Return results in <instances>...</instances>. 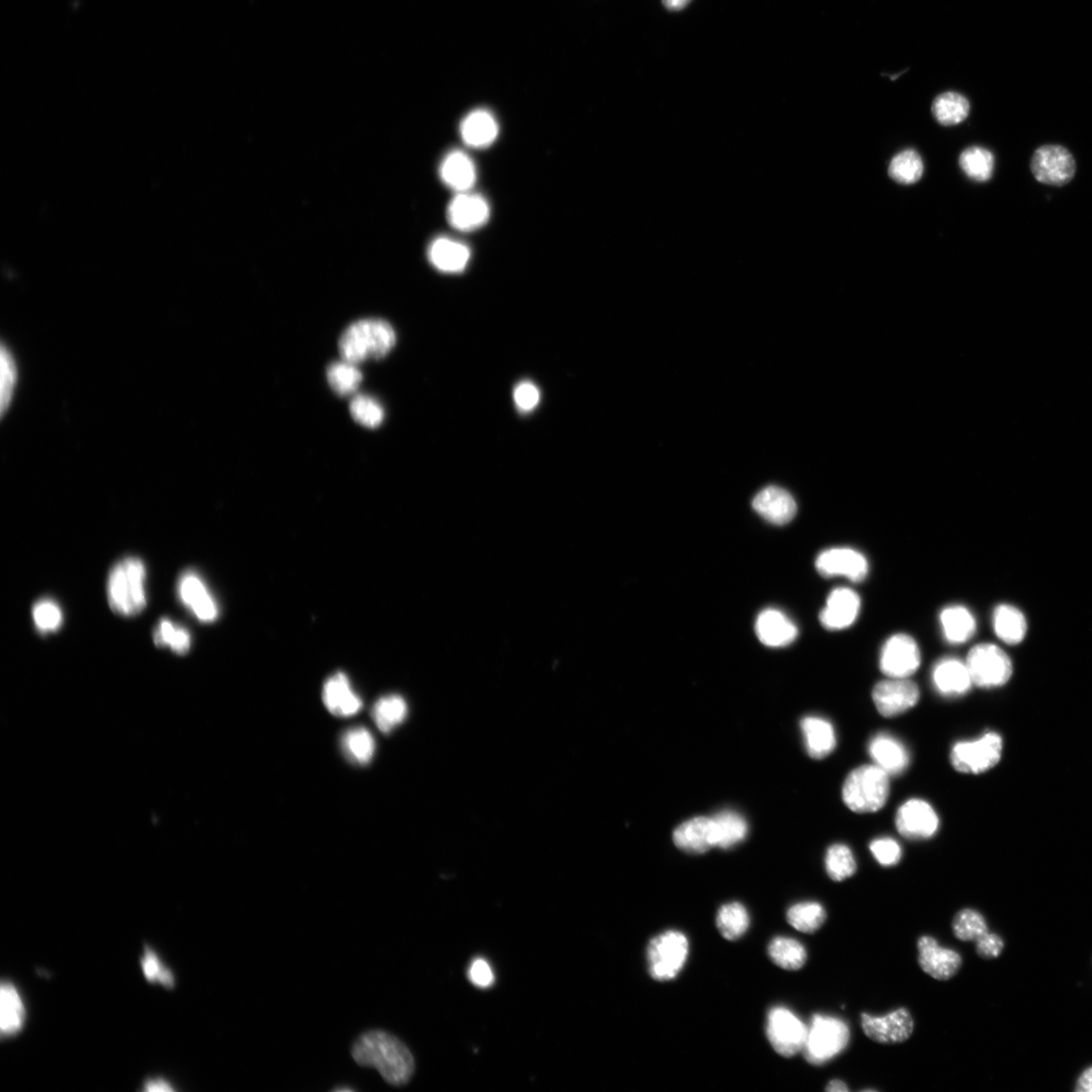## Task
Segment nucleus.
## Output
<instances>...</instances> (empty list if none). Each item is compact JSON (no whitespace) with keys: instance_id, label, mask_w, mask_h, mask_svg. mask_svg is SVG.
<instances>
[{"instance_id":"nucleus-3","label":"nucleus","mask_w":1092,"mask_h":1092,"mask_svg":"<svg viewBox=\"0 0 1092 1092\" xmlns=\"http://www.w3.org/2000/svg\"><path fill=\"white\" fill-rule=\"evenodd\" d=\"M146 567L138 558L129 557L115 565L108 579V600L111 610L131 617L147 605Z\"/></svg>"},{"instance_id":"nucleus-18","label":"nucleus","mask_w":1092,"mask_h":1092,"mask_svg":"<svg viewBox=\"0 0 1092 1092\" xmlns=\"http://www.w3.org/2000/svg\"><path fill=\"white\" fill-rule=\"evenodd\" d=\"M491 208L480 194L460 192L447 208V219L454 229L470 232L479 229L490 218Z\"/></svg>"},{"instance_id":"nucleus-29","label":"nucleus","mask_w":1092,"mask_h":1092,"mask_svg":"<svg viewBox=\"0 0 1092 1092\" xmlns=\"http://www.w3.org/2000/svg\"><path fill=\"white\" fill-rule=\"evenodd\" d=\"M805 747L812 759L823 760L835 751L836 731L829 722L819 716H807L802 722Z\"/></svg>"},{"instance_id":"nucleus-42","label":"nucleus","mask_w":1092,"mask_h":1092,"mask_svg":"<svg viewBox=\"0 0 1092 1092\" xmlns=\"http://www.w3.org/2000/svg\"><path fill=\"white\" fill-rule=\"evenodd\" d=\"M357 365L342 360L333 363L328 369V380L340 397L354 395L363 382V373Z\"/></svg>"},{"instance_id":"nucleus-20","label":"nucleus","mask_w":1092,"mask_h":1092,"mask_svg":"<svg viewBox=\"0 0 1092 1092\" xmlns=\"http://www.w3.org/2000/svg\"><path fill=\"white\" fill-rule=\"evenodd\" d=\"M755 511L768 523L785 526L797 513L794 498L784 488L771 486L764 487L753 500Z\"/></svg>"},{"instance_id":"nucleus-54","label":"nucleus","mask_w":1092,"mask_h":1092,"mask_svg":"<svg viewBox=\"0 0 1092 1092\" xmlns=\"http://www.w3.org/2000/svg\"><path fill=\"white\" fill-rule=\"evenodd\" d=\"M1075 1090L1080 1092H1092V1066L1083 1071Z\"/></svg>"},{"instance_id":"nucleus-9","label":"nucleus","mask_w":1092,"mask_h":1092,"mask_svg":"<svg viewBox=\"0 0 1092 1092\" xmlns=\"http://www.w3.org/2000/svg\"><path fill=\"white\" fill-rule=\"evenodd\" d=\"M765 1029L771 1046L779 1055L791 1058L803 1052L807 1026L789 1008L773 1007Z\"/></svg>"},{"instance_id":"nucleus-16","label":"nucleus","mask_w":1092,"mask_h":1092,"mask_svg":"<svg viewBox=\"0 0 1092 1092\" xmlns=\"http://www.w3.org/2000/svg\"><path fill=\"white\" fill-rule=\"evenodd\" d=\"M919 964L928 976L939 982H948L960 971L963 959L948 948H943L931 936H922L918 941Z\"/></svg>"},{"instance_id":"nucleus-37","label":"nucleus","mask_w":1092,"mask_h":1092,"mask_svg":"<svg viewBox=\"0 0 1092 1092\" xmlns=\"http://www.w3.org/2000/svg\"><path fill=\"white\" fill-rule=\"evenodd\" d=\"M408 714L406 701L399 695H389L379 699L371 715L374 724L384 733H389L402 725Z\"/></svg>"},{"instance_id":"nucleus-21","label":"nucleus","mask_w":1092,"mask_h":1092,"mask_svg":"<svg viewBox=\"0 0 1092 1092\" xmlns=\"http://www.w3.org/2000/svg\"><path fill=\"white\" fill-rule=\"evenodd\" d=\"M323 701L330 713L342 719L354 716L363 708V700L353 691L344 673H337L326 681Z\"/></svg>"},{"instance_id":"nucleus-7","label":"nucleus","mask_w":1092,"mask_h":1092,"mask_svg":"<svg viewBox=\"0 0 1092 1092\" xmlns=\"http://www.w3.org/2000/svg\"><path fill=\"white\" fill-rule=\"evenodd\" d=\"M1003 742L998 732L990 731L976 741H962L954 745L950 760L956 771L963 774H983L1001 762Z\"/></svg>"},{"instance_id":"nucleus-28","label":"nucleus","mask_w":1092,"mask_h":1092,"mask_svg":"<svg viewBox=\"0 0 1092 1092\" xmlns=\"http://www.w3.org/2000/svg\"><path fill=\"white\" fill-rule=\"evenodd\" d=\"M499 135V125L493 113L479 109L467 115L461 124L463 141L472 149L491 146Z\"/></svg>"},{"instance_id":"nucleus-53","label":"nucleus","mask_w":1092,"mask_h":1092,"mask_svg":"<svg viewBox=\"0 0 1092 1092\" xmlns=\"http://www.w3.org/2000/svg\"><path fill=\"white\" fill-rule=\"evenodd\" d=\"M975 943L977 955L985 960L1000 957L1004 949L1003 940L999 935L989 932Z\"/></svg>"},{"instance_id":"nucleus-36","label":"nucleus","mask_w":1092,"mask_h":1092,"mask_svg":"<svg viewBox=\"0 0 1092 1092\" xmlns=\"http://www.w3.org/2000/svg\"><path fill=\"white\" fill-rule=\"evenodd\" d=\"M959 165L972 181L985 183L993 175L996 159H994L992 152L984 147L972 146L962 152Z\"/></svg>"},{"instance_id":"nucleus-30","label":"nucleus","mask_w":1092,"mask_h":1092,"mask_svg":"<svg viewBox=\"0 0 1092 1092\" xmlns=\"http://www.w3.org/2000/svg\"><path fill=\"white\" fill-rule=\"evenodd\" d=\"M944 639L950 644L962 645L968 642L976 632L973 614L964 606H949L940 615Z\"/></svg>"},{"instance_id":"nucleus-19","label":"nucleus","mask_w":1092,"mask_h":1092,"mask_svg":"<svg viewBox=\"0 0 1092 1092\" xmlns=\"http://www.w3.org/2000/svg\"><path fill=\"white\" fill-rule=\"evenodd\" d=\"M861 608L859 595L849 588H838L830 592L826 605L820 614L823 626L828 630H843L856 621Z\"/></svg>"},{"instance_id":"nucleus-33","label":"nucleus","mask_w":1092,"mask_h":1092,"mask_svg":"<svg viewBox=\"0 0 1092 1092\" xmlns=\"http://www.w3.org/2000/svg\"><path fill=\"white\" fill-rule=\"evenodd\" d=\"M768 951L773 963L782 969L798 971L806 964L807 951L795 939L777 937L771 941Z\"/></svg>"},{"instance_id":"nucleus-41","label":"nucleus","mask_w":1092,"mask_h":1092,"mask_svg":"<svg viewBox=\"0 0 1092 1092\" xmlns=\"http://www.w3.org/2000/svg\"><path fill=\"white\" fill-rule=\"evenodd\" d=\"M716 924L720 933L728 941L741 939L747 931L749 916L740 903H730L722 906L717 914Z\"/></svg>"},{"instance_id":"nucleus-51","label":"nucleus","mask_w":1092,"mask_h":1092,"mask_svg":"<svg viewBox=\"0 0 1092 1092\" xmlns=\"http://www.w3.org/2000/svg\"><path fill=\"white\" fill-rule=\"evenodd\" d=\"M514 402L520 412H532L541 402V390L529 381L521 382L514 389Z\"/></svg>"},{"instance_id":"nucleus-55","label":"nucleus","mask_w":1092,"mask_h":1092,"mask_svg":"<svg viewBox=\"0 0 1092 1092\" xmlns=\"http://www.w3.org/2000/svg\"><path fill=\"white\" fill-rule=\"evenodd\" d=\"M145 1090L147 1091H172V1087L162 1080L151 1081L146 1083Z\"/></svg>"},{"instance_id":"nucleus-4","label":"nucleus","mask_w":1092,"mask_h":1092,"mask_svg":"<svg viewBox=\"0 0 1092 1092\" xmlns=\"http://www.w3.org/2000/svg\"><path fill=\"white\" fill-rule=\"evenodd\" d=\"M889 775L876 764L862 765L846 777L843 786L844 804L857 813H873L887 803Z\"/></svg>"},{"instance_id":"nucleus-47","label":"nucleus","mask_w":1092,"mask_h":1092,"mask_svg":"<svg viewBox=\"0 0 1092 1092\" xmlns=\"http://www.w3.org/2000/svg\"><path fill=\"white\" fill-rule=\"evenodd\" d=\"M352 418L367 428H378L385 419L383 406L367 395H354L349 406Z\"/></svg>"},{"instance_id":"nucleus-52","label":"nucleus","mask_w":1092,"mask_h":1092,"mask_svg":"<svg viewBox=\"0 0 1092 1092\" xmlns=\"http://www.w3.org/2000/svg\"><path fill=\"white\" fill-rule=\"evenodd\" d=\"M468 980L479 988H488L495 983V974L490 964L479 958L472 962L468 969Z\"/></svg>"},{"instance_id":"nucleus-49","label":"nucleus","mask_w":1092,"mask_h":1092,"mask_svg":"<svg viewBox=\"0 0 1092 1092\" xmlns=\"http://www.w3.org/2000/svg\"><path fill=\"white\" fill-rule=\"evenodd\" d=\"M870 851L876 861L884 867L898 865L903 857L902 846L891 838H880L870 844Z\"/></svg>"},{"instance_id":"nucleus-12","label":"nucleus","mask_w":1092,"mask_h":1092,"mask_svg":"<svg viewBox=\"0 0 1092 1092\" xmlns=\"http://www.w3.org/2000/svg\"><path fill=\"white\" fill-rule=\"evenodd\" d=\"M921 662L917 642L904 633L893 635L880 656V667L888 678H908L919 670Z\"/></svg>"},{"instance_id":"nucleus-45","label":"nucleus","mask_w":1092,"mask_h":1092,"mask_svg":"<svg viewBox=\"0 0 1092 1092\" xmlns=\"http://www.w3.org/2000/svg\"><path fill=\"white\" fill-rule=\"evenodd\" d=\"M954 936L962 942H976L988 932L987 923L980 911L964 908L952 922Z\"/></svg>"},{"instance_id":"nucleus-6","label":"nucleus","mask_w":1092,"mask_h":1092,"mask_svg":"<svg viewBox=\"0 0 1092 1092\" xmlns=\"http://www.w3.org/2000/svg\"><path fill=\"white\" fill-rule=\"evenodd\" d=\"M688 954L689 942L683 933L667 931L657 936L647 948L650 976L658 982L674 980L686 964Z\"/></svg>"},{"instance_id":"nucleus-24","label":"nucleus","mask_w":1092,"mask_h":1092,"mask_svg":"<svg viewBox=\"0 0 1092 1092\" xmlns=\"http://www.w3.org/2000/svg\"><path fill=\"white\" fill-rule=\"evenodd\" d=\"M756 633L763 645L784 647L797 639L798 628L784 612L767 609L761 612L757 618Z\"/></svg>"},{"instance_id":"nucleus-35","label":"nucleus","mask_w":1092,"mask_h":1092,"mask_svg":"<svg viewBox=\"0 0 1092 1092\" xmlns=\"http://www.w3.org/2000/svg\"><path fill=\"white\" fill-rule=\"evenodd\" d=\"M787 922L795 930L812 935L821 930L827 920L825 908L816 902L792 905L787 911Z\"/></svg>"},{"instance_id":"nucleus-1","label":"nucleus","mask_w":1092,"mask_h":1092,"mask_svg":"<svg viewBox=\"0 0 1092 1092\" xmlns=\"http://www.w3.org/2000/svg\"><path fill=\"white\" fill-rule=\"evenodd\" d=\"M351 1053L358 1065L376 1068L390 1085H405L413 1077L414 1057L392 1034L369 1031L356 1040Z\"/></svg>"},{"instance_id":"nucleus-40","label":"nucleus","mask_w":1092,"mask_h":1092,"mask_svg":"<svg viewBox=\"0 0 1092 1092\" xmlns=\"http://www.w3.org/2000/svg\"><path fill=\"white\" fill-rule=\"evenodd\" d=\"M923 169V161L921 155L914 149H906L892 158L888 173L894 182L903 186H911L921 181Z\"/></svg>"},{"instance_id":"nucleus-44","label":"nucleus","mask_w":1092,"mask_h":1092,"mask_svg":"<svg viewBox=\"0 0 1092 1092\" xmlns=\"http://www.w3.org/2000/svg\"><path fill=\"white\" fill-rule=\"evenodd\" d=\"M0 413L5 417L10 409L18 384L19 370L10 347L2 345L0 352Z\"/></svg>"},{"instance_id":"nucleus-46","label":"nucleus","mask_w":1092,"mask_h":1092,"mask_svg":"<svg viewBox=\"0 0 1092 1092\" xmlns=\"http://www.w3.org/2000/svg\"><path fill=\"white\" fill-rule=\"evenodd\" d=\"M154 643L160 647H169L177 655H186L190 648L189 632L169 619H162L154 632Z\"/></svg>"},{"instance_id":"nucleus-26","label":"nucleus","mask_w":1092,"mask_h":1092,"mask_svg":"<svg viewBox=\"0 0 1092 1092\" xmlns=\"http://www.w3.org/2000/svg\"><path fill=\"white\" fill-rule=\"evenodd\" d=\"M439 175L447 187L458 193L469 191L477 182L474 161L460 150H453L444 158Z\"/></svg>"},{"instance_id":"nucleus-15","label":"nucleus","mask_w":1092,"mask_h":1092,"mask_svg":"<svg viewBox=\"0 0 1092 1092\" xmlns=\"http://www.w3.org/2000/svg\"><path fill=\"white\" fill-rule=\"evenodd\" d=\"M896 828L909 840H927L937 834L940 820L930 804L922 800H910L903 804L896 814Z\"/></svg>"},{"instance_id":"nucleus-23","label":"nucleus","mask_w":1092,"mask_h":1092,"mask_svg":"<svg viewBox=\"0 0 1092 1092\" xmlns=\"http://www.w3.org/2000/svg\"><path fill=\"white\" fill-rule=\"evenodd\" d=\"M936 690L944 697H959L969 692L973 682L966 662L955 658L939 661L932 673Z\"/></svg>"},{"instance_id":"nucleus-50","label":"nucleus","mask_w":1092,"mask_h":1092,"mask_svg":"<svg viewBox=\"0 0 1092 1092\" xmlns=\"http://www.w3.org/2000/svg\"><path fill=\"white\" fill-rule=\"evenodd\" d=\"M142 967L147 980L159 983L167 987H173L174 977L172 973L165 965L161 964L158 957L149 948H145L142 958Z\"/></svg>"},{"instance_id":"nucleus-10","label":"nucleus","mask_w":1092,"mask_h":1092,"mask_svg":"<svg viewBox=\"0 0 1092 1092\" xmlns=\"http://www.w3.org/2000/svg\"><path fill=\"white\" fill-rule=\"evenodd\" d=\"M1031 169L1041 184L1062 187L1067 185L1077 170L1072 154L1059 145H1045L1034 153Z\"/></svg>"},{"instance_id":"nucleus-8","label":"nucleus","mask_w":1092,"mask_h":1092,"mask_svg":"<svg viewBox=\"0 0 1092 1092\" xmlns=\"http://www.w3.org/2000/svg\"><path fill=\"white\" fill-rule=\"evenodd\" d=\"M966 665L973 685L981 688H997L1013 676V663L1004 650L992 644H981L971 648Z\"/></svg>"},{"instance_id":"nucleus-34","label":"nucleus","mask_w":1092,"mask_h":1092,"mask_svg":"<svg viewBox=\"0 0 1092 1092\" xmlns=\"http://www.w3.org/2000/svg\"><path fill=\"white\" fill-rule=\"evenodd\" d=\"M341 748L350 762L365 765L371 762L376 753V742L367 728L356 726L342 735Z\"/></svg>"},{"instance_id":"nucleus-5","label":"nucleus","mask_w":1092,"mask_h":1092,"mask_svg":"<svg viewBox=\"0 0 1092 1092\" xmlns=\"http://www.w3.org/2000/svg\"><path fill=\"white\" fill-rule=\"evenodd\" d=\"M849 1026L841 1019L814 1015L803 1049L805 1061L814 1066L824 1065L849 1046Z\"/></svg>"},{"instance_id":"nucleus-13","label":"nucleus","mask_w":1092,"mask_h":1092,"mask_svg":"<svg viewBox=\"0 0 1092 1092\" xmlns=\"http://www.w3.org/2000/svg\"><path fill=\"white\" fill-rule=\"evenodd\" d=\"M872 696L880 714L896 717L914 708L921 694L918 685L908 678H888L876 685Z\"/></svg>"},{"instance_id":"nucleus-58","label":"nucleus","mask_w":1092,"mask_h":1092,"mask_svg":"<svg viewBox=\"0 0 1092 1092\" xmlns=\"http://www.w3.org/2000/svg\"><path fill=\"white\" fill-rule=\"evenodd\" d=\"M335 1090H336V1091H340V1092H341V1091H352L353 1089H352V1088H349V1087H346V1088H340V1087H338V1088H336Z\"/></svg>"},{"instance_id":"nucleus-57","label":"nucleus","mask_w":1092,"mask_h":1092,"mask_svg":"<svg viewBox=\"0 0 1092 1092\" xmlns=\"http://www.w3.org/2000/svg\"><path fill=\"white\" fill-rule=\"evenodd\" d=\"M825 1091H827V1092H847V1091H850V1088L847 1087L845 1082H844L840 1080H834V1081H831L828 1082L827 1086L825 1087Z\"/></svg>"},{"instance_id":"nucleus-22","label":"nucleus","mask_w":1092,"mask_h":1092,"mask_svg":"<svg viewBox=\"0 0 1092 1092\" xmlns=\"http://www.w3.org/2000/svg\"><path fill=\"white\" fill-rule=\"evenodd\" d=\"M869 754L878 765L889 776L903 774L908 767L910 759L905 745L889 733H878L869 744Z\"/></svg>"},{"instance_id":"nucleus-39","label":"nucleus","mask_w":1092,"mask_h":1092,"mask_svg":"<svg viewBox=\"0 0 1092 1092\" xmlns=\"http://www.w3.org/2000/svg\"><path fill=\"white\" fill-rule=\"evenodd\" d=\"M969 112L970 104L966 97L957 92H944L939 95L933 104V113L936 120L946 127L965 121Z\"/></svg>"},{"instance_id":"nucleus-43","label":"nucleus","mask_w":1092,"mask_h":1092,"mask_svg":"<svg viewBox=\"0 0 1092 1092\" xmlns=\"http://www.w3.org/2000/svg\"><path fill=\"white\" fill-rule=\"evenodd\" d=\"M825 870L835 883H842L857 872V862L849 846L836 844L828 847L825 856Z\"/></svg>"},{"instance_id":"nucleus-2","label":"nucleus","mask_w":1092,"mask_h":1092,"mask_svg":"<svg viewBox=\"0 0 1092 1092\" xmlns=\"http://www.w3.org/2000/svg\"><path fill=\"white\" fill-rule=\"evenodd\" d=\"M396 341V332L387 322L366 319L351 324L341 335L339 352L342 360L360 365L381 360L395 347Z\"/></svg>"},{"instance_id":"nucleus-17","label":"nucleus","mask_w":1092,"mask_h":1092,"mask_svg":"<svg viewBox=\"0 0 1092 1092\" xmlns=\"http://www.w3.org/2000/svg\"><path fill=\"white\" fill-rule=\"evenodd\" d=\"M177 592L183 605L200 622L210 624L216 621L219 615L217 602L210 595L206 584L197 573L187 570L179 578Z\"/></svg>"},{"instance_id":"nucleus-11","label":"nucleus","mask_w":1092,"mask_h":1092,"mask_svg":"<svg viewBox=\"0 0 1092 1092\" xmlns=\"http://www.w3.org/2000/svg\"><path fill=\"white\" fill-rule=\"evenodd\" d=\"M861 1025L864 1034L873 1042L884 1045L902 1044L915 1031V1020L906 1007L895 1009L884 1017H873L863 1013Z\"/></svg>"},{"instance_id":"nucleus-25","label":"nucleus","mask_w":1092,"mask_h":1092,"mask_svg":"<svg viewBox=\"0 0 1092 1092\" xmlns=\"http://www.w3.org/2000/svg\"><path fill=\"white\" fill-rule=\"evenodd\" d=\"M673 839L679 849L691 854H704L716 846L714 822L712 818L692 819L678 826Z\"/></svg>"},{"instance_id":"nucleus-14","label":"nucleus","mask_w":1092,"mask_h":1092,"mask_svg":"<svg viewBox=\"0 0 1092 1092\" xmlns=\"http://www.w3.org/2000/svg\"><path fill=\"white\" fill-rule=\"evenodd\" d=\"M818 572L825 578L844 577L853 582H861L869 572L865 556L851 547H831L819 554L816 562Z\"/></svg>"},{"instance_id":"nucleus-32","label":"nucleus","mask_w":1092,"mask_h":1092,"mask_svg":"<svg viewBox=\"0 0 1092 1092\" xmlns=\"http://www.w3.org/2000/svg\"><path fill=\"white\" fill-rule=\"evenodd\" d=\"M0 1002H2V1028L3 1036H12L18 1033L25 1021V1007L18 989L10 982H3L0 988Z\"/></svg>"},{"instance_id":"nucleus-38","label":"nucleus","mask_w":1092,"mask_h":1092,"mask_svg":"<svg viewBox=\"0 0 1092 1092\" xmlns=\"http://www.w3.org/2000/svg\"><path fill=\"white\" fill-rule=\"evenodd\" d=\"M715 826L716 846L722 849L741 843L747 834V824L735 811H723L712 818Z\"/></svg>"},{"instance_id":"nucleus-56","label":"nucleus","mask_w":1092,"mask_h":1092,"mask_svg":"<svg viewBox=\"0 0 1092 1092\" xmlns=\"http://www.w3.org/2000/svg\"><path fill=\"white\" fill-rule=\"evenodd\" d=\"M691 0H663V5L669 10H681L690 4Z\"/></svg>"},{"instance_id":"nucleus-48","label":"nucleus","mask_w":1092,"mask_h":1092,"mask_svg":"<svg viewBox=\"0 0 1092 1092\" xmlns=\"http://www.w3.org/2000/svg\"><path fill=\"white\" fill-rule=\"evenodd\" d=\"M32 619L41 633L55 632L63 623L60 607L50 599H43L36 603L32 608Z\"/></svg>"},{"instance_id":"nucleus-27","label":"nucleus","mask_w":1092,"mask_h":1092,"mask_svg":"<svg viewBox=\"0 0 1092 1092\" xmlns=\"http://www.w3.org/2000/svg\"><path fill=\"white\" fill-rule=\"evenodd\" d=\"M430 264L445 273L463 272L470 259V250L466 244L447 237L436 238L429 247Z\"/></svg>"},{"instance_id":"nucleus-31","label":"nucleus","mask_w":1092,"mask_h":1092,"mask_svg":"<svg viewBox=\"0 0 1092 1092\" xmlns=\"http://www.w3.org/2000/svg\"><path fill=\"white\" fill-rule=\"evenodd\" d=\"M993 627L998 638L1007 645H1018L1023 642L1028 630L1023 612L1007 605H1002L994 610Z\"/></svg>"}]
</instances>
